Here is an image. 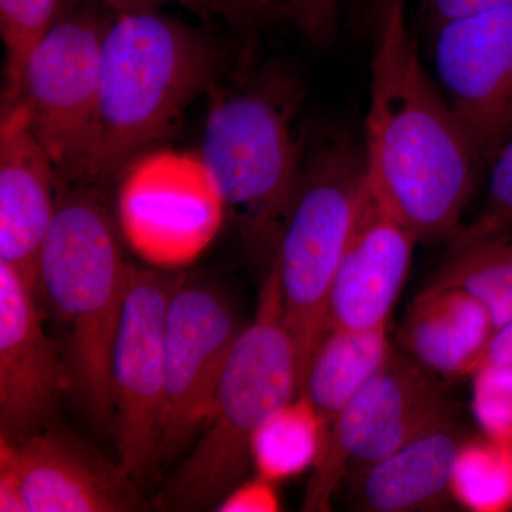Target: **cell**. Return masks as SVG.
<instances>
[{
    "instance_id": "obj_12",
    "label": "cell",
    "mask_w": 512,
    "mask_h": 512,
    "mask_svg": "<svg viewBox=\"0 0 512 512\" xmlns=\"http://www.w3.org/2000/svg\"><path fill=\"white\" fill-rule=\"evenodd\" d=\"M431 37L448 104L488 167L512 137V6L453 20Z\"/></svg>"
},
{
    "instance_id": "obj_28",
    "label": "cell",
    "mask_w": 512,
    "mask_h": 512,
    "mask_svg": "<svg viewBox=\"0 0 512 512\" xmlns=\"http://www.w3.org/2000/svg\"><path fill=\"white\" fill-rule=\"evenodd\" d=\"M278 493L275 483L256 476L238 485L218 504V511L224 512H274L279 511Z\"/></svg>"
},
{
    "instance_id": "obj_7",
    "label": "cell",
    "mask_w": 512,
    "mask_h": 512,
    "mask_svg": "<svg viewBox=\"0 0 512 512\" xmlns=\"http://www.w3.org/2000/svg\"><path fill=\"white\" fill-rule=\"evenodd\" d=\"M113 13L93 0H67L30 50L18 83L2 103L18 101L55 164L60 192L72 185L92 128L99 92L101 47Z\"/></svg>"
},
{
    "instance_id": "obj_16",
    "label": "cell",
    "mask_w": 512,
    "mask_h": 512,
    "mask_svg": "<svg viewBox=\"0 0 512 512\" xmlns=\"http://www.w3.org/2000/svg\"><path fill=\"white\" fill-rule=\"evenodd\" d=\"M495 330L490 312L473 295L430 284L410 305L399 340L421 366L456 379L483 365Z\"/></svg>"
},
{
    "instance_id": "obj_14",
    "label": "cell",
    "mask_w": 512,
    "mask_h": 512,
    "mask_svg": "<svg viewBox=\"0 0 512 512\" xmlns=\"http://www.w3.org/2000/svg\"><path fill=\"white\" fill-rule=\"evenodd\" d=\"M417 242L366 183L355 227L330 289L329 329L387 328L409 276Z\"/></svg>"
},
{
    "instance_id": "obj_15",
    "label": "cell",
    "mask_w": 512,
    "mask_h": 512,
    "mask_svg": "<svg viewBox=\"0 0 512 512\" xmlns=\"http://www.w3.org/2000/svg\"><path fill=\"white\" fill-rule=\"evenodd\" d=\"M60 183L55 164L18 101L0 113V261L35 285L43 242L55 220Z\"/></svg>"
},
{
    "instance_id": "obj_19",
    "label": "cell",
    "mask_w": 512,
    "mask_h": 512,
    "mask_svg": "<svg viewBox=\"0 0 512 512\" xmlns=\"http://www.w3.org/2000/svg\"><path fill=\"white\" fill-rule=\"evenodd\" d=\"M430 284L456 286L473 295L490 312L495 328L512 320V231L457 249Z\"/></svg>"
},
{
    "instance_id": "obj_3",
    "label": "cell",
    "mask_w": 512,
    "mask_h": 512,
    "mask_svg": "<svg viewBox=\"0 0 512 512\" xmlns=\"http://www.w3.org/2000/svg\"><path fill=\"white\" fill-rule=\"evenodd\" d=\"M214 94L197 163L249 251L272 261L308 150V137L296 130L303 84L271 63L238 89Z\"/></svg>"
},
{
    "instance_id": "obj_21",
    "label": "cell",
    "mask_w": 512,
    "mask_h": 512,
    "mask_svg": "<svg viewBox=\"0 0 512 512\" xmlns=\"http://www.w3.org/2000/svg\"><path fill=\"white\" fill-rule=\"evenodd\" d=\"M454 503L474 512L512 510V446L481 436L464 439L451 477Z\"/></svg>"
},
{
    "instance_id": "obj_11",
    "label": "cell",
    "mask_w": 512,
    "mask_h": 512,
    "mask_svg": "<svg viewBox=\"0 0 512 512\" xmlns=\"http://www.w3.org/2000/svg\"><path fill=\"white\" fill-rule=\"evenodd\" d=\"M0 484L18 491L26 512H137L154 507L120 461L114 463L56 421L29 436L0 437Z\"/></svg>"
},
{
    "instance_id": "obj_26",
    "label": "cell",
    "mask_w": 512,
    "mask_h": 512,
    "mask_svg": "<svg viewBox=\"0 0 512 512\" xmlns=\"http://www.w3.org/2000/svg\"><path fill=\"white\" fill-rule=\"evenodd\" d=\"M215 15L245 37L258 33L289 20L284 0H212Z\"/></svg>"
},
{
    "instance_id": "obj_5",
    "label": "cell",
    "mask_w": 512,
    "mask_h": 512,
    "mask_svg": "<svg viewBox=\"0 0 512 512\" xmlns=\"http://www.w3.org/2000/svg\"><path fill=\"white\" fill-rule=\"evenodd\" d=\"M299 394L295 346L284 320L281 286L271 264L254 322L241 330L201 439L165 480L154 507L204 511L244 483L256 431Z\"/></svg>"
},
{
    "instance_id": "obj_29",
    "label": "cell",
    "mask_w": 512,
    "mask_h": 512,
    "mask_svg": "<svg viewBox=\"0 0 512 512\" xmlns=\"http://www.w3.org/2000/svg\"><path fill=\"white\" fill-rule=\"evenodd\" d=\"M99 3L104 9L109 10L113 15H123V13L147 12V10H161L170 3H177L183 6L185 10L197 16L202 22H207L204 10L201 9L198 0H93Z\"/></svg>"
},
{
    "instance_id": "obj_31",
    "label": "cell",
    "mask_w": 512,
    "mask_h": 512,
    "mask_svg": "<svg viewBox=\"0 0 512 512\" xmlns=\"http://www.w3.org/2000/svg\"><path fill=\"white\" fill-rule=\"evenodd\" d=\"M484 362H512V320L495 330Z\"/></svg>"
},
{
    "instance_id": "obj_32",
    "label": "cell",
    "mask_w": 512,
    "mask_h": 512,
    "mask_svg": "<svg viewBox=\"0 0 512 512\" xmlns=\"http://www.w3.org/2000/svg\"><path fill=\"white\" fill-rule=\"evenodd\" d=\"M198 3H200L201 9L204 10V15L207 20L214 18L215 9L212 0H198Z\"/></svg>"
},
{
    "instance_id": "obj_10",
    "label": "cell",
    "mask_w": 512,
    "mask_h": 512,
    "mask_svg": "<svg viewBox=\"0 0 512 512\" xmlns=\"http://www.w3.org/2000/svg\"><path fill=\"white\" fill-rule=\"evenodd\" d=\"M241 333L231 303L210 286L180 281L164 325V429L161 471L205 426Z\"/></svg>"
},
{
    "instance_id": "obj_20",
    "label": "cell",
    "mask_w": 512,
    "mask_h": 512,
    "mask_svg": "<svg viewBox=\"0 0 512 512\" xmlns=\"http://www.w3.org/2000/svg\"><path fill=\"white\" fill-rule=\"evenodd\" d=\"M322 441V426L308 397L272 414L252 439V464L256 474L278 481L299 476L313 467Z\"/></svg>"
},
{
    "instance_id": "obj_8",
    "label": "cell",
    "mask_w": 512,
    "mask_h": 512,
    "mask_svg": "<svg viewBox=\"0 0 512 512\" xmlns=\"http://www.w3.org/2000/svg\"><path fill=\"white\" fill-rule=\"evenodd\" d=\"M453 421L436 373L392 353L320 443L303 510L329 511L340 485L410 441Z\"/></svg>"
},
{
    "instance_id": "obj_25",
    "label": "cell",
    "mask_w": 512,
    "mask_h": 512,
    "mask_svg": "<svg viewBox=\"0 0 512 512\" xmlns=\"http://www.w3.org/2000/svg\"><path fill=\"white\" fill-rule=\"evenodd\" d=\"M289 22L316 49L333 45L339 35V0H284Z\"/></svg>"
},
{
    "instance_id": "obj_27",
    "label": "cell",
    "mask_w": 512,
    "mask_h": 512,
    "mask_svg": "<svg viewBox=\"0 0 512 512\" xmlns=\"http://www.w3.org/2000/svg\"><path fill=\"white\" fill-rule=\"evenodd\" d=\"M416 3L421 26L430 35L453 20L512 6V0H416Z\"/></svg>"
},
{
    "instance_id": "obj_22",
    "label": "cell",
    "mask_w": 512,
    "mask_h": 512,
    "mask_svg": "<svg viewBox=\"0 0 512 512\" xmlns=\"http://www.w3.org/2000/svg\"><path fill=\"white\" fill-rule=\"evenodd\" d=\"M67 0H0V36L5 47V90L18 83L30 50L59 18Z\"/></svg>"
},
{
    "instance_id": "obj_17",
    "label": "cell",
    "mask_w": 512,
    "mask_h": 512,
    "mask_svg": "<svg viewBox=\"0 0 512 512\" xmlns=\"http://www.w3.org/2000/svg\"><path fill=\"white\" fill-rule=\"evenodd\" d=\"M463 440L450 421L367 467L350 480L353 507L416 512L439 511L453 504L451 477Z\"/></svg>"
},
{
    "instance_id": "obj_18",
    "label": "cell",
    "mask_w": 512,
    "mask_h": 512,
    "mask_svg": "<svg viewBox=\"0 0 512 512\" xmlns=\"http://www.w3.org/2000/svg\"><path fill=\"white\" fill-rule=\"evenodd\" d=\"M387 328L329 329L320 340L298 396L308 397L318 414L322 439L346 404L392 355Z\"/></svg>"
},
{
    "instance_id": "obj_6",
    "label": "cell",
    "mask_w": 512,
    "mask_h": 512,
    "mask_svg": "<svg viewBox=\"0 0 512 512\" xmlns=\"http://www.w3.org/2000/svg\"><path fill=\"white\" fill-rule=\"evenodd\" d=\"M366 187L363 144L348 130L312 138L298 190L271 264L298 365L299 392L313 353L329 330V296Z\"/></svg>"
},
{
    "instance_id": "obj_23",
    "label": "cell",
    "mask_w": 512,
    "mask_h": 512,
    "mask_svg": "<svg viewBox=\"0 0 512 512\" xmlns=\"http://www.w3.org/2000/svg\"><path fill=\"white\" fill-rule=\"evenodd\" d=\"M487 197L477 217L450 239L451 249L466 247L478 239L512 231V137L488 165Z\"/></svg>"
},
{
    "instance_id": "obj_4",
    "label": "cell",
    "mask_w": 512,
    "mask_h": 512,
    "mask_svg": "<svg viewBox=\"0 0 512 512\" xmlns=\"http://www.w3.org/2000/svg\"><path fill=\"white\" fill-rule=\"evenodd\" d=\"M128 265L119 228L100 188L73 185L60 192L55 220L40 252L37 295L62 330L70 390L90 420L110 433L111 362Z\"/></svg>"
},
{
    "instance_id": "obj_30",
    "label": "cell",
    "mask_w": 512,
    "mask_h": 512,
    "mask_svg": "<svg viewBox=\"0 0 512 512\" xmlns=\"http://www.w3.org/2000/svg\"><path fill=\"white\" fill-rule=\"evenodd\" d=\"M393 0H350L353 19L360 30L372 32L373 28L386 16Z\"/></svg>"
},
{
    "instance_id": "obj_24",
    "label": "cell",
    "mask_w": 512,
    "mask_h": 512,
    "mask_svg": "<svg viewBox=\"0 0 512 512\" xmlns=\"http://www.w3.org/2000/svg\"><path fill=\"white\" fill-rule=\"evenodd\" d=\"M471 377V409L481 433L512 444V362H484Z\"/></svg>"
},
{
    "instance_id": "obj_1",
    "label": "cell",
    "mask_w": 512,
    "mask_h": 512,
    "mask_svg": "<svg viewBox=\"0 0 512 512\" xmlns=\"http://www.w3.org/2000/svg\"><path fill=\"white\" fill-rule=\"evenodd\" d=\"M370 37L367 187L417 241L451 239L483 164L421 63L406 0H393Z\"/></svg>"
},
{
    "instance_id": "obj_2",
    "label": "cell",
    "mask_w": 512,
    "mask_h": 512,
    "mask_svg": "<svg viewBox=\"0 0 512 512\" xmlns=\"http://www.w3.org/2000/svg\"><path fill=\"white\" fill-rule=\"evenodd\" d=\"M218 55L201 30L161 10L114 16L101 47L92 128L72 185L106 187L214 89Z\"/></svg>"
},
{
    "instance_id": "obj_13",
    "label": "cell",
    "mask_w": 512,
    "mask_h": 512,
    "mask_svg": "<svg viewBox=\"0 0 512 512\" xmlns=\"http://www.w3.org/2000/svg\"><path fill=\"white\" fill-rule=\"evenodd\" d=\"M67 390L62 348L47 333L35 285L0 261V437L29 436L55 423Z\"/></svg>"
},
{
    "instance_id": "obj_33",
    "label": "cell",
    "mask_w": 512,
    "mask_h": 512,
    "mask_svg": "<svg viewBox=\"0 0 512 512\" xmlns=\"http://www.w3.org/2000/svg\"><path fill=\"white\" fill-rule=\"evenodd\" d=\"M511 446H512V444H511Z\"/></svg>"
},
{
    "instance_id": "obj_9",
    "label": "cell",
    "mask_w": 512,
    "mask_h": 512,
    "mask_svg": "<svg viewBox=\"0 0 512 512\" xmlns=\"http://www.w3.org/2000/svg\"><path fill=\"white\" fill-rule=\"evenodd\" d=\"M181 279L128 265L126 295L113 346V433L120 463L143 487L161 477L164 429V325Z\"/></svg>"
}]
</instances>
